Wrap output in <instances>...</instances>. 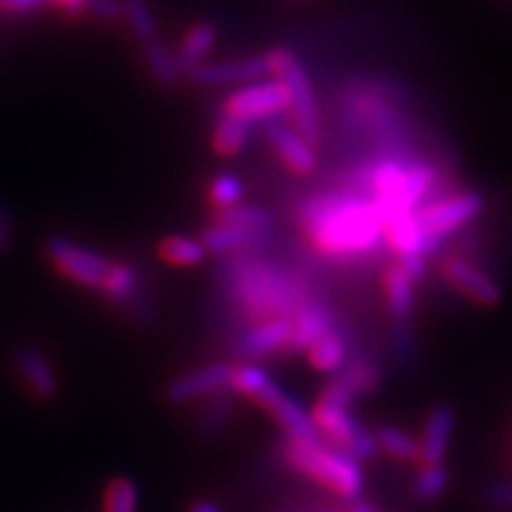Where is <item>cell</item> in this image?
<instances>
[{
	"label": "cell",
	"mask_w": 512,
	"mask_h": 512,
	"mask_svg": "<svg viewBox=\"0 0 512 512\" xmlns=\"http://www.w3.org/2000/svg\"><path fill=\"white\" fill-rule=\"evenodd\" d=\"M216 273L226 302L249 323L292 320L316 299L297 273L259 252L221 256Z\"/></svg>",
	"instance_id": "obj_1"
},
{
	"label": "cell",
	"mask_w": 512,
	"mask_h": 512,
	"mask_svg": "<svg viewBox=\"0 0 512 512\" xmlns=\"http://www.w3.org/2000/svg\"><path fill=\"white\" fill-rule=\"evenodd\" d=\"M299 223L313 247L330 259L356 261L387 245L375 202L351 190L320 192L304 200Z\"/></svg>",
	"instance_id": "obj_2"
},
{
	"label": "cell",
	"mask_w": 512,
	"mask_h": 512,
	"mask_svg": "<svg viewBox=\"0 0 512 512\" xmlns=\"http://www.w3.org/2000/svg\"><path fill=\"white\" fill-rule=\"evenodd\" d=\"M230 392L247 396V399L259 403V406L275 420V425L283 430L285 439L299 441V444H316V441H323L316 430V422H313L309 408H304L294 396L283 392L264 368L254 366V363L233 366Z\"/></svg>",
	"instance_id": "obj_3"
},
{
	"label": "cell",
	"mask_w": 512,
	"mask_h": 512,
	"mask_svg": "<svg viewBox=\"0 0 512 512\" xmlns=\"http://www.w3.org/2000/svg\"><path fill=\"white\" fill-rule=\"evenodd\" d=\"M280 456L299 475L313 479V482L332 491L342 501L356 503L363 494V470L361 463L325 441L316 444H299V441L285 439L280 446Z\"/></svg>",
	"instance_id": "obj_4"
},
{
	"label": "cell",
	"mask_w": 512,
	"mask_h": 512,
	"mask_svg": "<svg viewBox=\"0 0 512 512\" xmlns=\"http://www.w3.org/2000/svg\"><path fill=\"white\" fill-rule=\"evenodd\" d=\"M268 72L275 81L283 83L287 93V112L292 114L294 128L299 136H304L309 143H318L320 140V114L316 93H313L311 79L306 74L304 64L299 57L292 53L290 48H273L266 53Z\"/></svg>",
	"instance_id": "obj_5"
},
{
	"label": "cell",
	"mask_w": 512,
	"mask_h": 512,
	"mask_svg": "<svg viewBox=\"0 0 512 512\" xmlns=\"http://www.w3.org/2000/svg\"><path fill=\"white\" fill-rule=\"evenodd\" d=\"M484 209V197L475 190L448 192L444 197L420 204L413 211V221L422 233L446 242L456 230L475 221Z\"/></svg>",
	"instance_id": "obj_6"
},
{
	"label": "cell",
	"mask_w": 512,
	"mask_h": 512,
	"mask_svg": "<svg viewBox=\"0 0 512 512\" xmlns=\"http://www.w3.org/2000/svg\"><path fill=\"white\" fill-rule=\"evenodd\" d=\"M311 415L313 422H316L320 439H325V444L342 448L344 453H349V456L358 460V463L370 460L377 453L375 434L368 432L366 427L351 415V408L318 401L316 406H313Z\"/></svg>",
	"instance_id": "obj_7"
},
{
	"label": "cell",
	"mask_w": 512,
	"mask_h": 512,
	"mask_svg": "<svg viewBox=\"0 0 512 512\" xmlns=\"http://www.w3.org/2000/svg\"><path fill=\"white\" fill-rule=\"evenodd\" d=\"M46 256L53 268L74 285L88 287V290H98L105 283L107 271H110L112 259L102 256L95 249L64 238V235H50L46 240Z\"/></svg>",
	"instance_id": "obj_8"
},
{
	"label": "cell",
	"mask_w": 512,
	"mask_h": 512,
	"mask_svg": "<svg viewBox=\"0 0 512 512\" xmlns=\"http://www.w3.org/2000/svg\"><path fill=\"white\" fill-rule=\"evenodd\" d=\"M287 93L283 83L275 79H261L247 86H240L230 98L223 102V114L247 121V124H266L287 112Z\"/></svg>",
	"instance_id": "obj_9"
},
{
	"label": "cell",
	"mask_w": 512,
	"mask_h": 512,
	"mask_svg": "<svg viewBox=\"0 0 512 512\" xmlns=\"http://www.w3.org/2000/svg\"><path fill=\"white\" fill-rule=\"evenodd\" d=\"M230 380H233V366L230 363H209V366H200L176 377L166 389V396L176 406H185V403L204 401L214 394L230 392Z\"/></svg>",
	"instance_id": "obj_10"
},
{
	"label": "cell",
	"mask_w": 512,
	"mask_h": 512,
	"mask_svg": "<svg viewBox=\"0 0 512 512\" xmlns=\"http://www.w3.org/2000/svg\"><path fill=\"white\" fill-rule=\"evenodd\" d=\"M195 86L202 88H219V86H247V83L261 81L268 72L266 55L242 57V60L228 62H204L185 74Z\"/></svg>",
	"instance_id": "obj_11"
},
{
	"label": "cell",
	"mask_w": 512,
	"mask_h": 512,
	"mask_svg": "<svg viewBox=\"0 0 512 512\" xmlns=\"http://www.w3.org/2000/svg\"><path fill=\"white\" fill-rule=\"evenodd\" d=\"M441 275L446 278V283L463 294V297L475 302L477 306H486V309H494L501 304L503 290L494 278H489L482 268L472 264V261L460 259V256H451L441 266Z\"/></svg>",
	"instance_id": "obj_12"
},
{
	"label": "cell",
	"mask_w": 512,
	"mask_h": 512,
	"mask_svg": "<svg viewBox=\"0 0 512 512\" xmlns=\"http://www.w3.org/2000/svg\"><path fill=\"white\" fill-rule=\"evenodd\" d=\"M292 335V320H266V323H252L235 337L233 351L242 361H259L285 351Z\"/></svg>",
	"instance_id": "obj_13"
},
{
	"label": "cell",
	"mask_w": 512,
	"mask_h": 512,
	"mask_svg": "<svg viewBox=\"0 0 512 512\" xmlns=\"http://www.w3.org/2000/svg\"><path fill=\"white\" fill-rule=\"evenodd\" d=\"M264 133L268 143L273 145V150L278 152V157L290 166L294 174H313L318 166V155L313 150V145L304 136H299V131L294 126H287L283 119H271L266 121Z\"/></svg>",
	"instance_id": "obj_14"
},
{
	"label": "cell",
	"mask_w": 512,
	"mask_h": 512,
	"mask_svg": "<svg viewBox=\"0 0 512 512\" xmlns=\"http://www.w3.org/2000/svg\"><path fill=\"white\" fill-rule=\"evenodd\" d=\"M12 366L17 370V377L31 396L48 401L55 399L60 392V377L50 363V358L36 347H17L12 354Z\"/></svg>",
	"instance_id": "obj_15"
},
{
	"label": "cell",
	"mask_w": 512,
	"mask_h": 512,
	"mask_svg": "<svg viewBox=\"0 0 512 512\" xmlns=\"http://www.w3.org/2000/svg\"><path fill=\"white\" fill-rule=\"evenodd\" d=\"M337 323L339 320L335 316V311H332L328 304L320 302V299H311V302L292 318V335L285 347V354H306L311 344L318 342L323 335H328L330 330H335Z\"/></svg>",
	"instance_id": "obj_16"
},
{
	"label": "cell",
	"mask_w": 512,
	"mask_h": 512,
	"mask_svg": "<svg viewBox=\"0 0 512 512\" xmlns=\"http://www.w3.org/2000/svg\"><path fill=\"white\" fill-rule=\"evenodd\" d=\"M202 245L207 254L228 256L240 252H261L273 240V230H245L211 223L202 233Z\"/></svg>",
	"instance_id": "obj_17"
},
{
	"label": "cell",
	"mask_w": 512,
	"mask_h": 512,
	"mask_svg": "<svg viewBox=\"0 0 512 512\" xmlns=\"http://www.w3.org/2000/svg\"><path fill=\"white\" fill-rule=\"evenodd\" d=\"M453 427H456V413L448 406H437L427 415V422L418 439L420 465H439L444 460L448 446H451Z\"/></svg>",
	"instance_id": "obj_18"
},
{
	"label": "cell",
	"mask_w": 512,
	"mask_h": 512,
	"mask_svg": "<svg viewBox=\"0 0 512 512\" xmlns=\"http://www.w3.org/2000/svg\"><path fill=\"white\" fill-rule=\"evenodd\" d=\"M351 347H354V335H351L347 325L337 323L335 330H330L328 335H323L318 342H313L306 356H309L311 366L318 373L337 375L339 370L347 366L351 358Z\"/></svg>",
	"instance_id": "obj_19"
},
{
	"label": "cell",
	"mask_w": 512,
	"mask_h": 512,
	"mask_svg": "<svg viewBox=\"0 0 512 512\" xmlns=\"http://www.w3.org/2000/svg\"><path fill=\"white\" fill-rule=\"evenodd\" d=\"M384 299L392 323H411L415 311V283L403 273L399 264L387 266L384 271Z\"/></svg>",
	"instance_id": "obj_20"
},
{
	"label": "cell",
	"mask_w": 512,
	"mask_h": 512,
	"mask_svg": "<svg viewBox=\"0 0 512 512\" xmlns=\"http://www.w3.org/2000/svg\"><path fill=\"white\" fill-rule=\"evenodd\" d=\"M216 38H219V34H216L214 24L209 22H197L185 31L181 38V46L176 50V60L181 64L183 74H188L195 67L207 62L209 53L216 46Z\"/></svg>",
	"instance_id": "obj_21"
},
{
	"label": "cell",
	"mask_w": 512,
	"mask_h": 512,
	"mask_svg": "<svg viewBox=\"0 0 512 512\" xmlns=\"http://www.w3.org/2000/svg\"><path fill=\"white\" fill-rule=\"evenodd\" d=\"M143 62H145L147 74L152 76V81L162 88L178 86L185 76L181 64H178V60H176V53L166 46L162 38H157V41H152V43H145Z\"/></svg>",
	"instance_id": "obj_22"
},
{
	"label": "cell",
	"mask_w": 512,
	"mask_h": 512,
	"mask_svg": "<svg viewBox=\"0 0 512 512\" xmlns=\"http://www.w3.org/2000/svg\"><path fill=\"white\" fill-rule=\"evenodd\" d=\"M252 131H254L252 124L221 112V117L216 119L214 124V131H211V147L216 150V155L235 157L245 150Z\"/></svg>",
	"instance_id": "obj_23"
},
{
	"label": "cell",
	"mask_w": 512,
	"mask_h": 512,
	"mask_svg": "<svg viewBox=\"0 0 512 512\" xmlns=\"http://www.w3.org/2000/svg\"><path fill=\"white\" fill-rule=\"evenodd\" d=\"M140 275L136 268H131L126 261H112L110 271H107L105 283H102L100 292L105 294V299L114 306H124L128 309L136 294L140 290Z\"/></svg>",
	"instance_id": "obj_24"
},
{
	"label": "cell",
	"mask_w": 512,
	"mask_h": 512,
	"mask_svg": "<svg viewBox=\"0 0 512 512\" xmlns=\"http://www.w3.org/2000/svg\"><path fill=\"white\" fill-rule=\"evenodd\" d=\"M157 254L164 264L178 268L202 266L209 256L202 240L188 238V235H166L157 245Z\"/></svg>",
	"instance_id": "obj_25"
},
{
	"label": "cell",
	"mask_w": 512,
	"mask_h": 512,
	"mask_svg": "<svg viewBox=\"0 0 512 512\" xmlns=\"http://www.w3.org/2000/svg\"><path fill=\"white\" fill-rule=\"evenodd\" d=\"M335 380L342 382L358 399V396L373 394L380 387V368L366 356H351L347 366L335 375Z\"/></svg>",
	"instance_id": "obj_26"
},
{
	"label": "cell",
	"mask_w": 512,
	"mask_h": 512,
	"mask_svg": "<svg viewBox=\"0 0 512 512\" xmlns=\"http://www.w3.org/2000/svg\"><path fill=\"white\" fill-rule=\"evenodd\" d=\"M373 434H375L377 451L387 453L389 458L399 460V463H418L420 444L413 434H408L406 430H399V427H392V425H384Z\"/></svg>",
	"instance_id": "obj_27"
},
{
	"label": "cell",
	"mask_w": 512,
	"mask_h": 512,
	"mask_svg": "<svg viewBox=\"0 0 512 512\" xmlns=\"http://www.w3.org/2000/svg\"><path fill=\"white\" fill-rule=\"evenodd\" d=\"M214 223L245 230H273V214L259 204H235V207L216 209Z\"/></svg>",
	"instance_id": "obj_28"
},
{
	"label": "cell",
	"mask_w": 512,
	"mask_h": 512,
	"mask_svg": "<svg viewBox=\"0 0 512 512\" xmlns=\"http://www.w3.org/2000/svg\"><path fill=\"white\" fill-rule=\"evenodd\" d=\"M124 3V22L140 46L159 38V24L147 0H121Z\"/></svg>",
	"instance_id": "obj_29"
},
{
	"label": "cell",
	"mask_w": 512,
	"mask_h": 512,
	"mask_svg": "<svg viewBox=\"0 0 512 512\" xmlns=\"http://www.w3.org/2000/svg\"><path fill=\"white\" fill-rule=\"evenodd\" d=\"M448 470L444 465H422L411 484V494L418 498L420 503H432L444 496L448 489Z\"/></svg>",
	"instance_id": "obj_30"
},
{
	"label": "cell",
	"mask_w": 512,
	"mask_h": 512,
	"mask_svg": "<svg viewBox=\"0 0 512 512\" xmlns=\"http://www.w3.org/2000/svg\"><path fill=\"white\" fill-rule=\"evenodd\" d=\"M230 415H233V392L214 394L204 399L197 425L204 434H216L228 425Z\"/></svg>",
	"instance_id": "obj_31"
},
{
	"label": "cell",
	"mask_w": 512,
	"mask_h": 512,
	"mask_svg": "<svg viewBox=\"0 0 512 512\" xmlns=\"http://www.w3.org/2000/svg\"><path fill=\"white\" fill-rule=\"evenodd\" d=\"M138 505H140L138 486L126 477L112 479L105 491L102 512H138Z\"/></svg>",
	"instance_id": "obj_32"
},
{
	"label": "cell",
	"mask_w": 512,
	"mask_h": 512,
	"mask_svg": "<svg viewBox=\"0 0 512 512\" xmlns=\"http://www.w3.org/2000/svg\"><path fill=\"white\" fill-rule=\"evenodd\" d=\"M242 195H245V185L235 174H219L209 185L211 204L216 209L235 207V204L242 202Z\"/></svg>",
	"instance_id": "obj_33"
},
{
	"label": "cell",
	"mask_w": 512,
	"mask_h": 512,
	"mask_svg": "<svg viewBox=\"0 0 512 512\" xmlns=\"http://www.w3.org/2000/svg\"><path fill=\"white\" fill-rule=\"evenodd\" d=\"M392 349L396 363L403 368H411L418 358V344L411 323H392Z\"/></svg>",
	"instance_id": "obj_34"
},
{
	"label": "cell",
	"mask_w": 512,
	"mask_h": 512,
	"mask_svg": "<svg viewBox=\"0 0 512 512\" xmlns=\"http://www.w3.org/2000/svg\"><path fill=\"white\" fill-rule=\"evenodd\" d=\"M86 15L105 24L124 22V3L121 0H88Z\"/></svg>",
	"instance_id": "obj_35"
},
{
	"label": "cell",
	"mask_w": 512,
	"mask_h": 512,
	"mask_svg": "<svg viewBox=\"0 0 512 512\" xmlns=\"http://www.w3.org/2000/svg\"><path fill=\"white\" fill-rule=\"evenodd\" d=\"M484 503L491 510H512V482H491L484 486L482 491Z\"/></svg>",
	"instance_id": "obj_36"
},
{
	"label": "cell",
	"mask_w": 512,
	"mask_h": 512,
	"mask_svg": "<svg viewBox=\"0 0 512 512\" xmlns=\"http://www.w3.org/2000/svg\"><path fill=\"white\" fill-rule=\"evenodd\" d=\"M50 0H0V10L8 15H29V12L48 8Z\"/></svg>",
	"instance_id": "obj_37"
},
{
	"label": "cell",
	"mask_w": 512,
	"mask_h": 512,
	"mask_svg": "<svg viewBox=\"0 0 512 512\" xmlns=\"http://www.w3.org/2000/svg\"><path fill=\"white\" fill-rule=\"evenodd\" d=\"M50 5L60 8L69 17H86L88 0H50Z\"/></svg>",
	"instance_id": "obj_38"
},
{
	"label": "cell",
	"mask_w": 512,
	"mask_h": 512,
	"mask_svg": "<svg viewBox=\"0 0 512 512\" xmlns=\"http://www.w3.org/2000/svg\"><path fill=\"white\" fill-rule=\"evenodd\" d=\"M280 512H344V510L342 508H332V505L309 503V505H292V508H285Z\"/></svg>",
	"instance_id": "obj_39"
},
{
	"label": "cell",
	"mask_w": 512,
	"mask_h": 512,
	"mask_svg": "<svg viewBox=\"0 0 512 512\" xmlns=\"http://www.w3.org/2000/svg\"><path fill=\"white\" fill-rule=\"evenodd\" d=\"M10 240H12L10 223H8V219H5V216H3V211H0V252H5V249H8Z\"/></svg>",
	"instance_id": "obj_40"
},
{
	"label": "cell",
	"mask_w": 512,
	"mask_h": 512,
	"mask_svg": "<svg viewBox=\"0 0 512 512\" xmlns=\"http://www.w3.org/2000/svg\"><path fill=\"white\" fill-rule=\"evenodd\" d=\"M190 512H223V510L219 508V505L211 503V501H197V503H192Z\"/></svg>",
	"instance_id": "obj_41"
}]
</instances>
